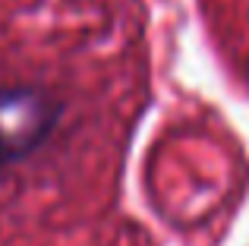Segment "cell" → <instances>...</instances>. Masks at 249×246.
Listing matches in <instances>:
<instances>
[{"mask_svg": "<svg viewBox=\"0 0 249 246\" xmlns=\"http://www.w3.org/2000/svg\"><path fill=\"white\" fill-rule=\"evenodd\" d=\"M60 101L32 86H0V167L32 155L60 123Z\"/></svg>", "mask_w": 249, "mask_h": 246, "instance_id": "cell-1", "label": "cell"}]
</instances>
